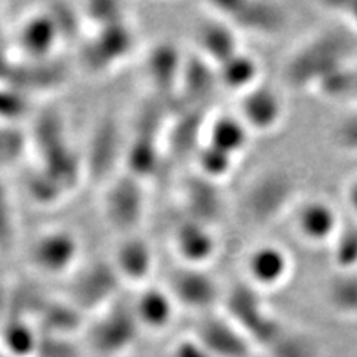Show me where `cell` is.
Masks as SVG:
<instances>
[{"label": "cell", "mask_w": 357, "mask_h": 357, "mask_svg": "<svg viewBox=\"0 0 357 357\" xmlns=\"http://www.w3.org/2000/svg\"><path fill=\"white\" fill-rule=\"evenodd\" d=\"M356 45L347 31L326 29L310 36L289 55L286 84L298 91H316L329 76L353 63Z\"/></svg>", "instance_id": "1"}, {"label": "cell", "mask_w": 357, "mask_h": 357, "mask_svg": "<svg viewBox=\"0 0 357 357\" xmlns=\"http://www.w3.org/2000/svg\"><path fill=\"white\" fill-rule=\"evenodd\" d=\"M341 225L337 208L326 199L312 198L298 206L295 215L296 231L311 244L332 243Z\"/></svg>", "instance_id": "2"}, {"label": "cell", "mask_w": 357, "mask_h": 357, "mask_svg": "<svg viewBox=\"0 0 357 357\" xmlns=\"http://www.w3.org/2000/svg\"><path fill=\"white\" fill-rule=\"evenodd\" d=\"M286 115V103L282 94L268 85L250 88L243 100L244 122L250 128L270 131L282 124Z\"/></svg>", "instance_id": "3"}, {"label": "cell", "mask_w": 357, "mask_h": 357, "mask_svg": "<svg viewBox=\"0 0 357 357\" xmlns=\"http://www.w3.org/2000/svg\"><path fill=\"white\" fill-rule=\"evenodd\" d=\"M248 268L255 284L261 289H273L287 282L292 259L280 245L265 244L252 252Z\"/></svg>", "instance_id": "4"}, {"label": "cell", "mask_w": 357, "mask_h": 357, "mask_svg": "<svg viewBox=\"0 0 357 357\" xmlns=\"http://www.w3.org/2000/svg\"><path fill=\"white\" fill-rule=\"evenodd\" d=\"M229 13L243 27L266 35H277L287 26V13L280 3L234 2L229 5Z\"/></svg>", "instance_id": "5"}, {"label": "cell", "mask_w": 357, "mask_h": 357, "mask_svg": "<svg viewBox=\"0 0 357 357\" xmlns=\"http://www.w3.org/2000/svg\"><path fill=\"white\" fill-rule=\"evenodd\" d=\"M296 183L286 173L275 172L265 177L256 188L255 213L258 219H274L295 198Z\"/></svg>", "instance_id": "6"}, {"label": "cell", "mask_w": 357, "mask_h": 357, "mask_svg": "<svg viewBox=\"0 0 357 357\" xmlns=\"http://www.w3.org/2000/svg\"><path fill=\"white\" fill-rule=\"evenodd\" d=\"M326 301L338 316L357 319V270L335 273L326 286Z\"/></svg>", "instance_id": "7"}, {"label": "cell", "mask_w": 357, "mask_h": 357, "mask_svg": "<svg viewBox=\"0 0 357 357\" xmlns=\"http://www.w3.org/2000/svg\"><path fill=\"white\" fill-rule=\"evenodd\" d=\"M321 97L332 102L345 103L349 107H357V64L351 63L342 70L333 73L317 89Z\"/></svg>", "instance_id": "8"}, {"label": "cell", "mask_w": 357, "mask_h": 357, "mask_svg": "<svg viewBox=\"0 0 357 357\" xmlns=\"http://www.w3.org/2000/svg\"><path fill=\"white\" fill-rule=\"evenodd\" d=\"M270 357H320V345L310 333L287 328L283 337L266 350Z\"/></svg>", "instance_id": "9"}, {"label": "cell", "mask_w": 357, "mask_h": 357, "mask_svg": "<svg viewBox=\"0 0 357 357\" xmlns=\"http://www.w3.org/2000/svg\"><path fill=\"white\" fill-rule=\"evenodd\" d=\"M332 259L337 271L357 270V223L341 225L337 236L332 240Z\"/></svg>", "instance_id": "10"}, {"label": "cell", "mask_w": 357, "mask_h": 357, "mask_svg": "<svg viewBox=\"0 0 357 357\" xmlns=\"http://www.w3.org/2000/svg\"><path fill=\"white\" fill-rule=\"evenodd\" d=\"M329 137L338 151L357 155V107H349L337 118L331 128Z\"/></svg>", "instance_id": "11"}, {"label": "cell", "mask_w": 357, "mask_h": 357, "mask_svg": "<svg viewBox=\"0 0 357 357\" xmlns=\"http://www.w3.org/2000/svg\"><path fill=\"white\" fill-rule=\"evenodd\" d=\"M227 81L234 88L249 89L256 86V79H258V64L253 59L245 57V55H232L227 61Z\"/></svg>", "instance_id": "12"}, {"label": "cell", "mask_w": 357, "mask_h": 357, "mask_svg": "<svg viewBox=\"0 0 357 357\" xmlns=\"http://www.w3.org/2000/svg\"><path fill=\"white\" fill-rule=\"evenodd\" d=\"M323 6L332 10L335 15H338L345 24L349 26L350 31L357 33V0L328 2V3H323Z\"/></svg>", "instance_id": "13"}, {"label": "cell", "mask_w": 357, "mask_h": 357, "mask_svg": "<svg viewBox=\"0 0 357 357\" xmlns=\"http://www.w3.org/2000/svg\"><path fill=\"white\" fill-rule=\"evenodd\" d=\"M344 198L349 208L354 213V216H357V177L351 178V181L345 185Z\"/></svg>", "instance_id": "14"}]
</instances>
